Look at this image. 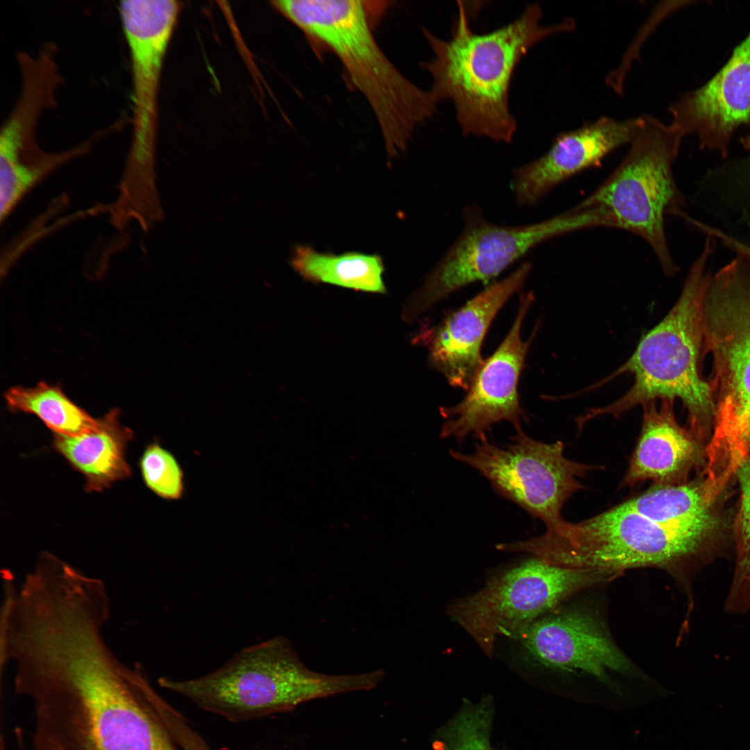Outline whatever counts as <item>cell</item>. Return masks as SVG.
<instances>
[{"label": "cell", "mask_w": 750, "mask_h": 750, "mask_svg": "<svg viewBox=\"0 0 750 750\" xmlns=\"http://www.w3.org/2000/svg\"><path fill=\"white\" fill-rule=\"evenodd\" d=\"M132 438L133 432L122 426L119 411L114 409L97 419V425L87 432L55 434L53 446L85 476L88 491H101L130 475L125 450Z\"/></svg>", "instance_id": "obj_19"}, {"label": "cell", "mask_w": 750, "mask_h": 750, "mask_svg": "<svg viewBox=\"0 0 750 750\" xmlns=\"http://www.w3.org/2000/svg\"><path fill=\"white\" fill-rule=\"evenodd\" d=\"M612 578L551 565L533 557L457 600L447 611L491 657L499 636L519 638L539 617L572 594Z\"/></svg>", "instance_id": "obj_10"}, {"label": "cell", "mask_w": 750, "mask_h": 750, "mask_svg": "<svg viewBox=\"0 0 750 750\" xmlns=\"http://www.w3.org/2000/svg\"><path fill=\"white\" fill-rule=\"evenodd\" d=\"M462 217L461 233L406 303L401 317L406 322L462 288L497 277L547 240L581 229L612 226L609 215L598 207L574 206L554 217L521 226L492 223L475 205L466 206Z\"/></svg>", "instance_id": "obj_9"}, {"label": "cell", "mask_w": 750, "mask_h": 750, "mask_svg": "<svg viewBox=\"0 0 750 750\" xmlns=\"http://www.w3.org/2000/svg\"><path fill=\"white\" fill-rule=\"evenodd\" d=\"M735 475L740 488V506L735 522L737 558L733 581L726 600L729 613H744L750 609V458Z\"/></svg>", "instance_id": "obj_23"}, {"label": "cell", "mask_w": 750, "mask_h": 750, "mask_svg": "<svg viewBox=\"0 0 750 750\" xmlns=\"http://www.w3.org/2000/svg\"><path fill=\"white\" fill-rule=\"evenodd\" d=\"M147 485L166 499H178L183 493V474L174 456L157 443L149 445L140 460Z\"/></svg>", "instance_id": "obj_24"}, {"label": "cell", "mask_w": 750, "mask_h": 750, "mask_svg": "<svg viewBox=\"0 0 750 750\" xmlns=\"http://www.w3.org/2000/svg\"><path fill=\"white\" fill-rule=\"evenodd\" d=\"M455 460L477 470L497 493L540 519L547 531L559 533L567 526L562 509L583 488L579 478L601 467L584 465L564 455L561 441L544 443L521 428L510 442L497 445L487 437L478 440L471 453L450 449Z\"/></svg>", "instance_id": "obj_11"}, {"label": "cell", "mask_w": 750, "mask_h": 750, "mask_svg": "<svg viewBox=\"0 0 750 750\" xmlns=\"http://www.w3.org/2000/svg\"><path fill=\"white\" fill-rule=\"evenodd\" d=\"M532 265L524 262L452 312L434 328L428 361L456 388L467 390L482 366L481 347L492 321L506 301L524 285Z\"/></svg>", "instance_id": "obj_17"}, {"label": "cell", "mask_w": 750, "mask_h": 750, "mask_svg": "<svg viewBox=\"0 0 750 750\" xmlns=\"http://www.w3.org/2000/svg\"><path fill=\"white\" fill-rule=\"evenodd\" d=\"M6 399L11 410L38 416L55 434L79 435L97 423V419L76 405L59 388L44 382L34 388H12L6 392Z\"/></svg>", "instance_id": "obj_22"}, {"label": "cell", "mask_w": 750, "mask_h": 750, "mask_svg": "<svg viewBox=\"0 0 750 750\" xmlns=\"http://www.w3.org/2000/svg\"><path fill=\"white\" fill-rule=\"evenodd\" d=\"M717 239L723 245L735 253H741L750 257V245L738 240L724 232H720L717 235Z\"/></svg>", "instance_id": "obj_27"}, {"label": "cell", "mask_w": 750, "mask_h": 750, "mask_svg": "<svg viewBox=\"0 0 750 750\" xmlns=\"http://www.w3.org/2000/svg\"><path fill=\"white\" fill-rule=\"evenodd\" d=\"M704 342L713 358L714 428L706 478L723 488L750 458V257L713 276L704 306Z\"/></svg>", "instance_id": "obj_6"}, {"label": "cell", "mask_w": 750, "mask_h": 750, "mask_svg": "<svg viewBox=\"0 0 750 750\" xmlns=\"http://www.w3.org/2000/svg\"><path fill=\"white\" fill-rule=\"evenodd\" d=\"M441 750H494L490 743V730L483 726H469L449 735Z\"/></svg>", "instance_id": "obj_25"}, {"label": "cell", "mask_w": 750, "mask_h": 750, "mask_svg": "<svg viewBox=\"0 0 750 750\" xmlns=\"http://www.w3.org/2000/svg\"><path fill=\"white\" fill-rule=\"evenodd\" d=\"M716 245L706 240L691 266L681 294L667 315L640 340L631 356L594 389L625 373L634 377L622 397L605 406L591 408L576 422L578 428L603 415L618 417L644 403L681 400L692 428L700 431L714 415L710 385L700 376L701 348L704 341V306L711 276L706 271Z\"/></svg>", "instance_id": "obj_5"}, {"label": "cell", "mask_w": 750, "mask_h": 750, "mask_svg": "<svg viewBox=\"0 0 750 750\" xmlns=\"http://www.w3.org/2000/svg\"><path fill=\"white\" fill-rule=\"evenodd\" d=\"M642 122L643 116L624 119L603 116L558 134L543 155L512 170L517 203L535 206L563 181L599 165L613 151L630 144Z\"/></svg>", "instance_id": "obj_16"}, {"label": "cell", "mask_w": 750, "mask_h": 750, "mask_svg": "<svg viewBox=\"0 0 750 750\" xmlns=\"http://www.w3.org/2000/svg\"><path fill=\"white\" fill-rule=\"evenodd\" d=\"M717 525L713 515L667 525L620 503L582 522H568L559 533L545 532L531 538L526 549L551 565L613 578L631 568H659L689 590Z\"/></svg>", "instance_id": "obj_4"}, {"label": "cell", "mask_w": 750, "mask_h": 750, "mask_svg": "<svg viewBox=\"0 0 750 750\" xmlns=\"http://www.w3.org/2000/svg\"><path fill=\"white\" fill-rule=\"evenodd\" d=\"M528 653L544 666L610 685L633 665L603 622L582 608L553 610L533 622L521 637Z\"/></svg>", "instance_id": "obj_14"}, {"label": "cell", "mask_w": 750, "mask_h": 750, "mask_svg": "<svg viewBox=\"0 0 750 750\" xmlns=\"http://www.w3.org/2000/svg\"><path fill=\"white\" fill-rule=\"evenodd\" d=\"M179 750H212L203 738L190 725L183 724L172 733Z\"/></svg>", "instance_id": "obj_26"}, {"label": "cell", "mask_w": 750, "mask_h": 750, "mask_svg": "<svg viewBox=\"0 0 750 750\" xmlns=\"http://www.w3.org/2000/svg\"><path fill=\"white\" fill-rule=\"evenodd\" d=\"M272 7L312 40L333 51L376 118L390 158L403 152L416 128L431 118L438 101L388 59L372 32L367 2L280 0Z\"/></svg>", "instance_id": "obj_3"}, {"label": "cell", "mask_w": 750, "mask_h": 750, "mask_svg": "<svg viewBox=\"0 0 750 750\" xmlns=\"http://www.w3.org/2000/svg\"><path fill=\"white\" fill-rule=\"evenodd\" d=\"M703 482L652 485L621 504L642 516L667 525L694 522L712 515Z\"/></svg>", "instance_id": "obj_21"}, {"label": "cell", "mask_w": 750, "mask_h": 750, "mask_svg": "<svg viewBox=\"0 0 750 750\" xmlns=\"http://www.w3.org/2000/svg\"><path fill=\"white\" fill-rule=\"evenodd\" d=\"M382 680L378 670L330 675L308 669L288 639L277 636L246 647L225 665L186 680L162 677L161 687L231 722L289 711L340 693L367 690Z\"/></svg>", "instance_id": "obj_7"}, {"label": "cell", "mask_w": 750, "mask_h": 750, "mask_svg": "<svg viewBox=\"0 0 750 750\" xmlns=\"http://www.w3.org/2000/svg\"><path fill=\"white\" fill-rule=\"evenodd\" d=\"M683 133L671 123L643 115L630 148L609 176L577 205L599 206L614 217L617 228L642 239L669 276L678 270L665 230L667 215L680 217L685 199L673 173Z\"/></svg>", "instance_id": "obj_8"}, {"label": "cell", "mask_w": 750, "mask_h": 750, "mask_svg": "<svg viewBox=\"0 0 750 750\" xmlns=\"http://www.w3.org/2000/svg\"><path fill=\"white\" fill-rule=\"evenodd\" d=\"M290 265L306 280L358 291L385 293L384 265L381 256L359 252L319 253L307 245H295Z\"/></svg>", "instance_id": "obj_20"}, {"label": "cell", "mask_w": 750, "mask_h": 750, "mask_svg": "<svg viewBox=\"0 0 750 750\" xmlns=\"http://www.w3.org/2000/svg\"><path fill=\"white\" fill-rule=\"evenodd\" d=\"M534 300L532 293L522 294L515 319L506 337L483 363L465 397L451 406H442L443 418L440 437L462 442L474 435L486 437L491 427L501 421L521 428L524 418L521 408L518 383L533 335L523 340L521 330L525 316Z\"/></svg>", "instance_id": "obj_13"}, {"label": "cell", "mask_w": 750, "mask_h": 750, "mask_svg": "<svg viewBox=\"0 0 750 750\" xmlns=\"http://www.w3.org/2000/svg\"><path fill=\"white\" fill-rule=\"evenodd\" d=\"M183 7V2L174 0H125L118 6L130 56L133 97V131L124 165L135 175L156 169L162 71Z\"/></svg>", "instance_id": "obj_12"}, {"label": "cell", "mask_w": 750, "mask_h": 750, "mask_svg": "<svg viewBox=\"0 0 750 750\" xmlns=\"http://www.w3.org/2000/svg\"><path fill=\"white\" fill-rule=\"evenodd\" d=\"M458 4L449 39L422 29L433 56L422 62L421 67L431 76L430 90L438 102L453 103L464 135L509 144L517 129L510 110L509 92L518 64L540 42L573 31L575 21L567 17L544 26L540 5L532 3L512 22L478 33L470 27L462 2Z\"/></svg>", "instance_id": "obj_2"}, {"label": "cell", "mask_w": 750, "mask_h": 750, "mask_svg": "<svg viewBox=\"0 0 750 750\" xmlns=\"http://www.w3.org/2000/svg\"><path fill=\"white\" fill-rule=\"evenodd\" d=\"M669 111L685 137L695 136L701 150L726 158L735 132L750 127V33L714 76L681 94Z\"/></svg>", "instance_id": "obj_15"}, {"label": "cell", "mask_w": 750, "mask_h": 750, "mask_svg": "<svg viewBox=\"0 0 750 750\" xmlns=\"http://www.w3.org/2000/svg\"><path fill=\"white\" fill-rule=\"evenodd\" d=\"M674 400L661 399L642 405L640 434L619 488L685 483L697 462L699 449L692 433L677 422Z\"/></svg>", "instance_id": "obj_18"}, {"label": "cell", "mask_w": 750, "mask_h": 750, "mask_svg": "<svg viewBox=\"0 0 750 750\" xmlns=\"http://www.w3.org/2000/svg\"><path fill=\"white\" fill-rule=\"evenodd\" d=\"M91 616L42 633L16 667L15 688L33 712V750H179L140 667L112 654Z\"/></svg>", "instance_id": "obj_1"}]
</instances>
